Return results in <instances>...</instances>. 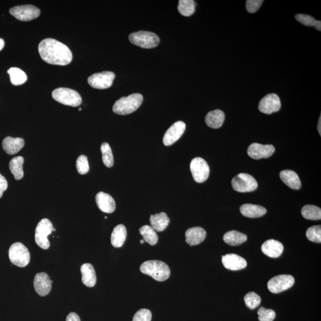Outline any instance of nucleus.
Instances as JSON below:
<instances>
[{"mask_svg": "<svg viewBox=\"0 0 321 321\" xmlns=\"http://www.w3.org/2000/svg\"><path fill=\"white\" fill-rule=\"evenodd\" d=\"M38 51L41 57L46 63L66 66L73 59L72 53L65 44L52 38H47L39 44Z\"/></svg>", "mask_w": 321, "mask_h": 321, "instance_id": "1", "label": "nucleus"}, {"mask_svg": "<svg viewBox=\"0 0 321 321\" xmlns=\"http://www.w3.org/2000/svg\"><path fill=\"white\" fill-rule=\"evenodd\" d=\"M143 274L151 276L157 282L166 281L170 277L171 271L169 266L165 262L158 260L147 261L140 267Z\"/></svg>", "mask_w": 321, "mask_h": 321, "instance_id": "2", "label": "nucleus"}, {"mask_svg": "<svg viewBox=\"0 0 321 321\" xmlns=\"http://www.w3.org/2000/svg\"><path fill=\"white\" fill-rule=\"evenodd\" d=\"M143 98L141 94H133L122 97L115 102L112 110L118 115H128L137 110L141 105Z\"/></svg>", "mask_w": 321, "mask_h": 321, "instance_id": "3", "label": "nucleus"}, {"mask_svg": "<svg viewBox=\"0 0 321 321\" xmlns=\"http://www.w3.org/2000/svg\"><path fill=\"white\" fill-rule=\"evenodd\" d=\"M129 39L133 45L146 49L158 46L160 42L159 37L155 33L144 30L131 33Z\"/></svg>", "mask_w": 321, "mask_h": 321, "instance_id": "4", "label": "nucleus"}, {"mask_svg": "<svg viewBox=\"0 0 321 321\" xmlns=\"http://www.w3.org/2000/svg\"><path fill=\"white\" fill-rule=\"evenodd\" d=\"M52 97L60 103L73 107H78L83 102L80 94L69 88H57L53 92Z\"/></svg>", "mask_w": 321, "mask_h": 321, "instance_id": "5", "label": "nucleus"}, {"mask_svg": "<svg viewBox=\"0 0 321 321\" xmlns=\"http://www.w3.org/2000/svg\"><path fill=\"white\" fill-rule=\"evenodd\" d=\"M9 257L13 264L22 268L29 264L30 259L28 249L20 242H16L10 247Z\"/></svg>", "mask_w": 321, "mask_h": 321, "instance_id": "6", "label": "nucleus"}, {"mask_svg": "<svg viewBox=\"0 0 321 321\" xmlns=\"http://www.w3.org/2000/svg\"><path fill=\"white\" fill-rule=\"evenodd\" d=\"M53 230V224L49 219L44 218L39 222L36 227L35 235L36 244L39 247L43 249L50 248V243L48 236L52 233Z\"/></svg>", "mask_w": 321, "mask_h": 321, "instance_id": "7", "label": "nucleus"}, {"mask_svg": "<svg viewBox=\"0 0 321 321\" xmlns=\"http://www.w3.org/2000/svg\"><path fill=\"white\" fill-rule=\"evenodd\" d=\"M232 187L238 192H251L258 187V183L254 177L247 173H240L231 182Z\"/></svg>", "mask_w": 321, "mask_h": 321, "instance_id": "8", "label": "nucleus"}, {"mask_svg": "<svg viewBox=\"0 0 321 321\" xmlns=\"http://www.w3.org/2000/svg\"><path fill=\"white\" fill-rule=\"evenodd\" d=\"M190 169L193 178L196 182L201 183L208 179L210 176V167L206 160L196 157L190 163Z\"/></svg>", "mask_w": 321, "mask_h": 321, "instance_id": "9", "label": "nucleus"}, {"mask_svg": "<svg viewBox=\"0 0 321 321\" xmlns=\"http://www.w3.org/2000/svg\"><path fill=\"white\" fill-rule=\"evenodd\" d=\"M10 13L21 21H30L38 18L41 11L36 7L32 5L16 6L10 9Z\"/></svg>", "mask_w": 321, "mask_h": 321, "instance_id": "10", "label": "nucleus"}, {"mask_svg": "<svg viewBox=\"0 0 321 321\" xmlns=\"http://www.w3.org/2000/svg\"><path fill=\"white\" fill-rule=\"evenodd\" d=\"M115 75L111 71L95 73L88 78L89 85L98 90H105L112 86Z\"/></svg>", "mask_w": 321, "mask_h": 321, "instance_id": "11", "label": "nucleus"}, {"mask_svg": "<svg viewBox=\"0 0 321 321\" xmlns=\"http://www.w3.org/2000/svg\"><path fill=\"white\" fill-rule=\"evenodd\" d=\"M295 284V278L290 275H279L268 283V288L272 293H279L291 288Z\"/></svg>", "mask_w": 321, "mask_h": 321, "instance_id": "12", "label": "nucleus"}, {"mask_svg": "<svg viewBox=\"0 0 321 321\" xmlns=\"http://www.w3.org/2000/svg\"><path fill=\"white\" fill-rule=\"evenodd\" d=\"M281 101L277 95L270 94L266 95L259 102V110L262 113L271 114L277 112L281 108Z\"/></svg>", "mask_w": 321, "mask_h": 321, "instance_id": "13", "label": "nucleus"}, {"mask_svg": "<svg viewBox=\"0 0 321 321\" xmlns=\"http://www.w3.org/2000/svg\"><path fill=\"white\" fill-rule=\"evenodd\" d=\"M186 129V124L182 121L174 124L167 130L163 138V143L166 146H170L181 138Z\"/></svg>", "mask_w": 321, "mask_h": 321, "instance_id": "14", "label": "nucleus"}, {"mask_svg": "<svg viewBox=\"0 0 321 321\" xmlns=\"http://www.w3.org/2000/svg\"><path fill=\"white\" fill-rule=\"evenodd\" d=\"M275 148L272 145H262L254 143L249 146L248 154L254 159L267 158L272 155Z\"/></svg>", "mask_w": 321, "mask_h": 321, "instance_id": "15", "label": "nucleus"}, {"mask_svg": "<svg viewBox=\"0 0 321 321\" xmlns=\"http://www.w3.org/2000/svg\"><path fill=\"white\" fill-rule=\"evenodd\" d=\"M52 283L50 276L46 272L36 274L33 285L36 292L41 296H46L50 293L52 288Z\"/></svg>", "mask_w": 321, "mask_h": 321, "instance_id": "16", "label": "nucleus"}, {"mask_svg": "<svg viewBox=\"0 0 321 321\" xmlns=\"http://www.w3.org/2000/svg\"><path fill=\"white\" fill-rule=\"evenodd\" d=\"M222 262L225 268L231 271L240 270L247 266V262L244 258L234 254L223 256Z\"/></svg>", "mask_w": 321, "mask_h": 321, "instance_id": "17", "label": "nucleus"}, {"mask_svg": "<svg viewBox=\"0 0 321 321\" xmlns=\"http://www.w3.org/2000/svg\"><path fill=\"white\" fill-rule=\"evenodd\" d=\"M97 206L101 211L105 213H113L115 210V202L110 194L104 192H99L95 197Z\"/></svg>", "mask_w": 321, "mask_h": 321, "instance_id": "18", "label": "nucleus"}, {"mask_svg": "<svg viewBox=\"0 0 321 321\" xmlns=\"http://www.w3.org/2000/svg\"><path fill=\"white\" fill-rule=\"evenodd\" d=\"M261 250L267 257L276 258L282 255L284 251V247L281 242L271 239L263 244Z\"/></svg>", "mask_w": 321, "mask_h": 321, "instance_id": "19", "label": "nucleus"}, {"mask_svg": "<svg viewBox=\"0 0 321 321\" xmlns=\"http://www.w3.org/2000/svg\"><path fill=\"white\" fill-rule=\"evenodd\" d=\"M186 243L191 247L199 245L203 242L207 236V232L203 228L196 227L189 228L186 231Z\"/></svg>", "mask_w": 321, "mask_h": 321, "instance_id": "20", "label": "nucleus"}, {"mask_svg": "<svg viewBox=\"0 0 321 321\" xmlns=\"http://www.w3.org/2000/svg\"><path fill=\"white\" fill-rule=\"evenodd\" d=\"M25 145V141L20 138L7 137L3 140V148L9 155H15L18 153Z\"/></svg>", "mask_w": 321, "mask_h": 321, "instance_id": "21", "label": "nucleus"}, {"mask_svg": "<svg viewBox=\"0 0 321 321\" xmlns=\"http://www.w3.org/2000/svg\"><path fill=\"white\" fill-rule=\"evenodd\" d=\"M280 178L287 186L293 190L301 188V182L297 173L290 170H283L279 174Z\"/></svg>", "mask_w": 321, "mask_h": 321, "instance_id": "22", "label": "nucleus"}, {"mask_svg": "<svg viewBox=\"0 0 321 321\" xmlns=\"http://www.w3.org/2000/svg\"><path fill=\"white\" fill-rule=\"evenodd\" d=\"M82 281L88 288H93L97 283V275L94 266L91 264H85L81 268Z\"/></svg>", "mask_w": 321, "mask_h": 321, "instance_id": "23", "label": "nucleus"}, {"mask_svg": "<svg viewBox=\"0 0 321 321\" xmlns=\"http://www.w3.org/2000/svg\"><path fill=\"white\" fill-rule=\"evenodd\" d=\"M240 211L244 216L252 218L264 216L267 212L264 207L250 204H244Z\"/></svg>", "mask_w": 321, "mask_h": 321, "instance_id": "24", "label": "nucleus"}, {"mask_svg": "<svg viewBox=\"0 0 321 321\" xmlns=\"http://www.w3.org/2000/svg\"><path fill=\"white\" fill-rule=\"evenodd\" d=\"M170 218L165 213L152 215L150 217L151 227L155 231L160 232L165 230L170 223Z\"/></svg>", "mask_w": 321, "mask_h": 321, "instance_id": "25", "label": "nucleus"}, {"mask_svg": "<svg viewBox=\"0 0 321 321\" xmlns=\"http://www.w3.org/2000/svg\"><path fill=\"white\" fill-rule=\"evenodd\" d=\"M224 119V112L220 110H216L208 112L206 115V122L210 128L218 129L223 125Z\"/></svg>", "mask_w": 321, "mask_h": 321, "instance_id": "26", "label": "nucleus"}, {"mask_svg": "<svg viewBox=\"0 0 321 321\" xmlns=\"http://www.w3.org/2000/svg\"><path fill=\"white\" fill-rule=\"evenodd\" d=\"M127 237V230L124 225H117L112 232L111 245L115 248H121L125 244Z\"/></svg>", "mask_w": 321, "mask_h": 321, "instance_id": "27", "label": "nucleus"}, {"mask_svg": "<svg viewBox=\"0 0 321 321\" xmlns=\"http://www.w3.org/2000/svg\"><path fill=\"white\" fill-rule=\"evenodd\" d=\"M247 235L237 231H230L224 235L223 240L228 245L235 247L247 240Z\"/></svg>", "mask_w": 321, "mask_h": 321, "instance_id": "28", "label": "nucleus"}, {"mask_svg": "<svg viewBox=\"0 0 321 321\" xmlns=\"http://www.w3.org/2000/svg\"><path fill=\"white\" fill-rule=\"evenodd\" d=\"M24 163L23 157L16 156L10 160L9 169L12 175L14 176L16 180L22 179L24 176L23 165Z\"/></svg>", "mask_w": 321, "mask_h": 321, "instance_id": "29", "label": "nucleus"}, {"mask_svg": "<svg viewBox=\"0 0 321 321\" xmlns=\"http://www.w3.org/2000/svg\"><path fill=\"white\" fill-rule=\"evenodd\" d=\"M139 233L142 235L143 240L150 245H155L158 242V235L153 228L149 225H143V227L140 228Z\"/></svg>", "mask_w": 321, "mask_h": 321, "instance_id": "30", "label": "nucleus"}, {"mask_svg": "<svg viewBox=\"0 0 321 321\" xmlns=\"http://www.w3.org/2000/svg\"><path fill=\"white\" fill-rule=\"evenodd\" d=\"M10 75V81L15 86L25 84L27 81L26 74L23 70L17 67H12L8 71Z\"/></svg>", "mask_w": 321, "mask_h": 321, "instance_id": "31", "label": "nucleus"}, {"mask_svg": "<svg viewBox=\"0 0 321 321\" xmlns=\"http://www.w3.org/2000/svg\"><path fill=\"white\" fill-rule=\"evenodd\" d=\"M302 216L307 220H320L321 219L320 208L311 205H307L302 209Z\"/></svg>", "mask_w": 321, "mask_h": 321, "instance_id": "32", "label": "nucleus"}, {"mask_svg": "<svg viewBox=\"0 0 321 321\" xmlns=\"http://www.w3.org/2000/svg\"><path fill=\"white\" fill-rule=\"evenodd\" d=\"M178 10L181 15L189 17L195 11V2L193 0H180Z\"/></svg>", "mask_w": 321, "mask_h": 321, "instance_id": "33", "label": "nucleus"}, {"mask_svg": "<svg viewBox=\"0 0 321 321\" xmlns=\"http://www.w3.org/2000/svg\"><path fill=\"white\" fill-rule=\"evenodd\" d=\"M102 154V162L106 167L110 168L114 165V157L112 155L110 146L107 142L102 143L101 146Z\"/></svg>", "mask_w": 321, "mask_h": 321, "instance_id": "34", "label": "nucleus"}, {"mask_svg": "<svg viewBox=\"0 0 321 321\" xmlns=\"http://www.w3.org/2000/svg\"><path fill=\"white\" fill-rule=\"evenodd\" d=\"M295 18L298 21L306 26H314L320 31L321 22L319 20H315L313 17L304 14H298L295 16Z\"/></svg>", "mask_w": 321, "mask_h": 321, "instance_id": "35", "label": "nucleus"}, {"mask_svg": "<svg viewBox=\"0 0 321 321\" xmlns=\"http://www.w3.org/2000/svg\"><path fill=\"white\" fill-rule=\"evenodd\" d=\"M246 305L250 309H255L260 305L261 297L255 292H249L244 298Z\"/></svg>", "mask_w": 321, "mask_h": 321, "instance_id": "36", "label": "nucleus"}, {"mask_svg": "<svg viewBox=\"0 0 321 321\" xmlns=\"http://www.w3.org/2000/svg\"><path fill=\"white\" fill-rule=\"evenodd\" d=\"M306 237L308 240L315 243H321V226L314 225L310 227L306 231Z\"/></svg>", "mask_w": 321, "mask_h": 321, "instance_id": "37", "label": "nucleus"}, {"mask_svg": "<svg viewBox=\"0 0 321 321\" xmlns=\"http://www.w3.org/2000/svg\"><path fill=\"white\" fill-rule=\"evenodd\" d=\"M258 315L259 321H273L276 317V313L274 310L266 309L264 307L259 309Z\"/></svg>", "mask_w": 321, "mask_h": 321, "instance_id": "38", "label": "nucleus"}, {"mask_svg": "<svg viewBox=\"0 0 321 321\" xmlns=\"http://www.w3.org/2000/svg\"><path fill=\"white\" fill-rule=\"evenodd\" d=\"M76 169L80 175H86L90 170L88 160L87 156L82 155L76 160Z\"/></svg>", "mask_w": 321, "mask_h": 321, "instance_id": "39", "label": "nucleus"}, {"mask_svg": "<svg viewBox=\"0 0 321 321\" xmlns=\"http://www.w3.org/2000/svg\"><path fill=\"white\" fill-rule=\"evenodd\" d=\"M152 313L149 310L141 309L133 316L132 321H151Z\"/></svg>", "mask_w": 321, "mask_h": 321, "instance_id": "40", "label": "nucleus"}, {"mask_svg": "<svg viewBox=\"0 0 321 321\" xmlns=\"http://www.w3.org/2000/svg\"><path fill=\"white\" fill-rule=\"evenodd\" d=\"M264 1L261 0H248L247 2V10L250 13L257 12Z\"/></svg>", "mask_w": 321, "mask_h": 321, "instance_id": "41", "label": "nucleus"}, {"mask_svg": "<svg viewBox=\"0 0 321 321\" xmlns=\"http://www.w3.org/2000/svg\"><path fill=\"white\" fill-rule=\"evenodd\" d=\"M8 183L5 177L0 174V198L3 195L5 191L8 189Z\"/></svg>", "mask_w": 321, "mask_h": 321, "instance_id": "42", "label": "nucleus"}, {"mask_svg": "<svg viewBox=\"0 0 321 321\" xmlns=\"http://www.w3.org/2000/svg\"><path fill=\"white\" fill-rule=\"evenodd\" d=\"M66 321H81L79 316L74 312H71L67 315Z\"/></svg>", "mask_w": 321, "mask_h": 321, "instance_id": "43", "label": "nucleus"}, {"mask_svg": "<svg viewBox=\"0 0 321 321\" xmlns=\"http://www.w3.org/2000/svg\"><path fill=\"white\" fill-rule=\"evenodd\" d=\"M5 41L2 38H0V51H1L5 47Z\"/></svg>", "mask_w": 321, "mask_h": 321, "instance_id": "44", "label": "nucleus"}, {"mask_svg": "<svg viewBox=\"0 0 321 321\" xmlns=\"http://www.w3.org/2000/svg\"><path fill=\"white\" fill-rule=\"evenodd\" d=\"M320 116L319 119V121H318V125H317V131H318V132L319 133V135H321V129H320V124H321V121H320Z\"/></svg>", "mask_w": 321, "mask_h": 321, "instance_id": "45", "label": "nucleus"}, {"mask_svg": "<svg viewBox=\"0 0 321 321\" xmlns=\"http://www.w3.org/2000/svg\"><path fill=\"white\" fill-rule=\"evenodd\" d=\"M144 240H141V241H140V242H141V244H143V243H144Z\"/></svg>", "mask_w": 321, "mask_h": 321, "instance_id": "46", "label": "nucleus"}, {"mask_svg": "<svg viewBox=\"0 0 321 321\" xmlns=\"http://www.w3.org/2000/svg\"><path fill=\"white\" fill-rule=\"evenodd\" d=\"M78 110L81 111L82 110V108H78Z\"/></svg>", "mask_w": 321, "mask_h": 321, "instance_id": "47", "label": "nucleus"}]
</instances>
